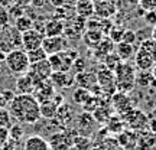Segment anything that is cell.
Instances as JSON below:
<instances>
[{
  "label": "cell",
  "instance_id": "1",
  "mask_svg": "<svg viewBox=\"0 0 156 150\" xmlns=\"http://www.w3.org/2000/svg\"><path fill=\"white\" fill-rule=\"evenodd\" d=\"M9 111L16 121L22 124H35L42 118L39 103L32 94H16L13 101L9 104Z\"/></svg>",
  "mask_w": 156,
  "mask_h": 150
},
{
  "label": "cell",
  "instance_id": "2",
  "mask_svg": "<svg viewBox=\"0 0 156 150\" xmlns=\"http://www.w3.org/2000/svg\"><path fill=\"white\" fill-rule=\"evenodd\" d=\"M136 68L130 62H120V65L114 69L117 82V91L127 94L134 88L136 84Z\"/></svg>",
  "mask_w": 156,
  "mask_h": 150
},
{
  "label": "cell",
  "instance_id": "3",
  "mask_svg": "<svg viewBox=\"0 0 156 150\" xmlns=\"http://www.w3.org/2000/svg\"><path fill=\"white\" fill-rule=\"evenodd\" d=\"M5 64L6 67L10 69V72L17 74V75H23L29 71L30 62H29L28 54L23 49H12L9 51L5 56Z\"/></svg>",
  "mask_w": 156,
  "mask_h": 150
},
{
  "label": "cell",
  "instance_id": "4",
  "mask_svg": "<svg viewBox=\"0 0 156 150\" xmlns=\"http://www.w3.org/2000/svg\"><path fill=\"white\" fill-rule=\"evenodd\" d=\"M80 54L77 51H62L59 54H55V55H49L48 56V61L51 64V68L52 71L56 72V71H62V72H69L73 69V64L74 59L78 58Z\"/></svg>",
  "mask_w": 156,
  "mask_h": 150
},
{
  "label": "cell",
  "instance_id": "5",
  "mask_svg": "<svg viewBox=\"0 0 156 150\" xmlns=\"http://www.w3.org/2000/svg\"><path fill=\"white\" fill-rule=\"evenodd\" d=\"M78 136L77 130L74 127L62 128L61 131H56L51 136L49 146L51 150H69L73 149L74 139Z\"/></svg>",
  "mask_w": 156,
  "mask_h": 150
},
{
  "label": "cell",
  "instance_id": "6",
  "mask_svg": "<svg viewBox=\"0 0 156 150\" xmlns=\"http://www.w3.org/2000/svg\"><path fill=\"white\" fill-rule=\"evenodd\" d=\"M95 74H97V85L101 88L103 94H107V95H110V97L116 94L117 82H116L114 72L104 67L103 69H98Z\"/></svg>",
  "mask_w": 156,
  "mask_h": 150
},
{
  "label": "cell",
  "instance_id": "7",
  "mask_svg": "<svg viewBox=\"0 0 156 150\" xmlns=\"http://www.w3.org/2000/svg\"><path fill=\"white\" fill-rule=\"evenodd\" d=\"M52 68H51V64L48 59L45 61H41V62H36V64H30L29 67V71L28 74L30 79L35 82V85L39 82H44V81H48L52 75Z\"/></svg>",
  "mask_w": 156,
  "mask_h": 150
},
{
  "label": "cell",
  "instance_id": "8",
  "mask_svg": "<svg viewBox=\"0 0 156 150\" xmlns=\"http://www.w3.org/2000/svg\"><path fill=\"white\" fill-rule=\"evenodd\" d=\"M45 39V35L42 33L41 29H30L28 32L22 33V46H23V51H34V49H38V48H42V42Z\"/></svg>",
  "mask_w": 156,
  "mask_h": 150
},
{
  "label": "cell",
  "instance_id": "9",
  "mask_svg": "<svg viewBox=\"0 0 156 150\" xmlns=\"http://www.w3.org/2000/svg\"><path fill=\"white\" fill-rule=\"evenodd\" d=\"M97 124H98V123L94 120L93 114L83 111L75 118V127L74 128L77 130V133L80 134V136H87V137H88V134H91L95 130V126H97Z\"/></svg>",
  "mask_w": 156,
  "mask_h": 150
},
{
  "label": "cell",
  "instance_id": "10",
  "mask_svg": "<svg viewBox=\"0 0 156 150\" xmlns=\"http://www.w3.org/2000/svg\"><path fill=\"white\" fill-rule=\"evenodd\" d=\"M110 104H112L113 110L117 111L122 117L126 116L127 113H130L134 108L132 100L129 98V95L124 94V92H119V91H117L114 95H112V98H110Z\"/></svg>",
  "mask_w": 156,
  "mask_h": 150
},
{
  "label": "cell",
  "instance_id": "11",
  "mask_svg": "<svg viewBox=\"0 0 156 150\" xmlns=\"http://www.w3.org/2000/svg\"><path fill=\"white\" fill-rule=\"evenodd\" d=\"M56 91H55V87L51 84V81H44V82H39L35 85V89L32 95L35 97V100L38 101L39 104L42 103H46V101H52V98L55 97Z\"/></svg>",
  "mask_w": 156,
  "mask_h": 150
},
{
  "label": "cell",
  "instance_id": "12",
  "mask_svg": "<svg viewBox=\"0 0 156 150\" xmlns=\"http://www.w3.org/2000/svg\"><path fill=\"white\" fill-rule=\"evenodd\" d=\"M67 39L64 36H45L44 42H42V48L44 51L49 55H55V54H59L62 51H65V46H67Z\"/></svg>",
  "mask_w": 156,
  "mask_h": 150
},
{
  "label": "cell",
  "instance_id": "13",
  "mask_svg": "<svg viewBox=\"0 0 156 150\" xmlns=\"http://www.w3.org/2000/svg\"><path fill=\"white\" fill-rule=\"evenodd\" d=\"M123 120H126V123L133 130H142V128L149 126V121H147V117L145 116V113H142L140 110H136V108H133L126 116H123Z\"/></svg>",
  "mask_w": 156,
  "mask_h": 150
},
{
  "label": "cell",
  "instance_id": "14",
  "mask_svg": "<svg viewBox=\"0 0 156 150\" xmlns=\"http://www.w3.org/2000/svg\"><path fill=\"white\" fill-rule=\"evenodd\" d=\"M74 82L77 84V87L88 89L90 92H91V89L94 88V87H97V74L85 69L83 72H78L74 75Z\"/></svg>",
  "mask_w": 156,
  "mask_h": 150
},
{
  "label": "cell",
  "instance_id": "15",
  "mask_svg": "<svg viewBox=\"0 0 156 150\" xmlns=\"http://www.w3.org/2000/svg\"><path fill=\"white\" fill-rule=\"evenodd\" d=\"M134 68L137 69V71H152V68L155 65L156 62L153 61V58H152L145 49H136V54H134Z\"/></svg>",
  "mask_w": 156,
  "mask_h": 150
},
{
  "label": "cell",
  "instance_id": "16",
  "mask_svg": "<svg viewBox=\"0 0 156 150\" xmlns=\"http://www.w3.org/2000/svg\"><path fill=\"white\" fill-rule=\"evenodd\" d=\"M23 150H51V146L45 137L39 134H30L23 143Z\"/></svg>",
  "mask_w": 156,
  "mask_h": 150
},
{
  "label": "cell",
  "instance_id": "17",
  "mask_svg": "<svg viewBox=\"0 0 156 150\" xmlns=\"http://www.w3.org/2000/svg\"><path fill=\"white\" fill-rule=\"evenodd\" d=\"M51 84L58 89H65L69 88L74 84V77L69 72H62V71H56V72H52L49 78Z\"/></svg>",
  "mask_w": 156,
  "mask_h": 150
},
{
  "label": "cell",
  "instance_id": "18",
  "mask_svg": "<svg viewBox=\"0 0 156 150\" xmlns=\"http://www.w3.org/2000/svg\"><path fill=\"white\" fill-rule=\"evenodd\" d=\"M74 110L71 106H68L67 103H64L58 107V111H56V117L54 118V121H56L62 128H65L68 124H71L74 118Z\"/></svg>",
  "mask_w": 156,
  "mask_h": 150
},
{
  "label": "cell",
  "instance_id": "19",
  "mask_svg": "<svg viewBox=\"0 0 156 150\" xmlns=\"http://www.w3.org/2000/svg\"><path fill=\"white\" fill-rule=\"evenodd\" d=\"M65 32V25L61 19H49L44 23V29L42 33L45 36H62Z\"/></svg>",
  "mask_w": 156,
  "mask_h": 150
},
{
  "label": "cell",
  "instance_id": "20",
  "mask_svg": "<svg viewBox=\"0 0 156 150\" xmlns=\"http://www.w3.org/2000/svg\"><path fill=\"white\" fill-rule=\"evenodd\" d=\"M114 49H116V44H114L110 38L104 36L103 40L94 48V56L97 59H103V61H104V58H106L107 55L113 54Z\"/></svg>",
  "mask_w": 156,
  "mask_h": 150
},
{
  "label": "cell",
  "instance_id": "21",
  "mask_svg": "<svg viewBox=\"0 0 156 150\" xmlns=\"http://www.w3.org/2000/svg\"><path fill=\"white\" fill-rule=\"evenodd\" d=\"M94 13L101 19H108V17L116 13V6L108 0H101L94 3Z\"/></svg>",
  "mask_w": 156,
  "mask_h": 150
},
{
  "label": "cell",
  "instance_id": "22",
  "mask_svg": "<svg viewBox=\"0 0 156 150\" xmlns=\"http://www.w3.org/2000/svg\"><path fill=\"white\" fill-rule=\"evenodd\" d=\"M114 52L117 54V56L120 58L122 62H129L130 59L134 58L136 48H134V45H129V44H124V42H120V44L116 45Z\"/></svg>",
  "mask_w": 156,
  "mask_h": 150
},
{
  "label": "cell",
  "instance_id": "23",
  "mask_svg": "<svg viewBox=\"0 0 156 150\" xmlns=\"http://www.w3.org/2000/svg\"><path fill=\"white\" fill-rule=\"evenodd\" d=\"M106 35L100 32V30H95V29H85L83 33V42L90 48H95L97 45L100 44L103 38Z\"/></svg>",
  "mask_w": 156,
  "mask_h": 150
},
{
  "label": "cell",
  "instance_id": "24",
  "mask_svg": "<svg viewBox=\"0 0 156 150\" xmlns=\"http://www.w3.org/2000/svg\"><path fill=\"white\" fill-rule=\"evenodd\" d=\"M35 89V82L30 79L28 74L19 75L16 81V91L17 94H32Z\"/></svg>",
  "mask_w": 156,
  "mask_h": 150
},
{
  "label": "cell",
  "instance_id": "25",
  "mask_svg": "<svg viewBox=\"0 0 156 150\" xmlns=\"http://www.w3.org/2000/svg\"><path fill=\"white\" fill-rule=\"evenodd\" d=\"M94 120L98 124H106L108 123V120L113 117V107L112 104H100V107L93 113Z\"/></svg>",
  "mask_w": 156,
  "mask_h": 150
},
{
  "label": "cell",
  "instance_id": "26",
  "mask_svg": "<svg viewBox=\"0 0 156 150\" xmlns=\"http://www.w3.org/2000/svg\"><path fill=\"white\" fill-rule=\"evenodd\" d=\"M75 10H77L78 17L88 19L91 15H94V2L93 0H77Z\"/></svg>",
  "mask_w": 156,
  "mask_h": 150
},
{
  "label": "cell",
  "instance_id": "27",
  "mask_svg": "<svg viewBox=\"0 0 156 150\" xmlns=\"http://www.w3.org/2000/svg\"><path fill=\"white\" fill-rule=\"evenodd\" d=\"M13 26H15V29H16L19 33L22 35V33H25V32H28V30H30V29L35 28V20L29 16V15L25 13L23 16L17 17L16 20H15Z\"/></svg>",
  "mask_w": 156,
  "mask_h": 150
},
{
  "label": "cell",
  "instance_id": "28",
  "mask_svg": "<svg viewBox=\"0 0 156 150\" xmlns=\"http://www.w3.org/2000/svg\"><path fill=\"white\" fill-rule=\"evenodd\" d=\"M39 110H41V117L46 118V120H54L56 117V111H58V106L54 101H46L39 104Z\"/></svg>",
  "mask_w": 156,
  "mask_h": 150
},
{
  "label": "cell",
  "instance_id": "29",
  "mask_svg": "<svg viewBox=\"0 0 156 150\" xmlns=\"http://www.w3.org/2000/svg\"><path fill=\"white\" fill-rule=\"evenodd\" d=\"M90 97H91V92H90L88 89L80 88V87H77L73 92V101L75 103V104H78V106H81V107L87 103V100H88Z\"/></svg>",
  "mask_w": 156,
  "mask_h": 150
},
{
  "label": "cell",
  "instance_id": "30",
  "mask_svg": "<svg viewBox=\"0 0 156 150\" xmlns=\"http://www.w3.org/2000/svg\"><path fill=\"white\" fill-rule=\"evenodd\" d=\"M152 81H155L153 77H152L151 71H137L136 72V84L139 87H149L152 84Z\"/></svg>",
  "mask_w": 156,
  "mask_h": 150
},
{
  "label": "cell",
  "instance_id": "31",
  "mask_svg": "<svg viewBox=\"0 0 156 150\" xmlns=\"http://www.w3.org/2000/svg\"><path fill=\"white\" fill-rule=\"evenodd\" d=\"M26 54H28V58H29V62H30V64H36V62L48 59V54L44 51V48H38V49L29 51Z\"/></svg>",
  "mask_w": 156,
  "mask_h": 150
},
{
  "label": "cell",
  "instance_id": "32",
  "mask_svg": "<svg viewBox=\"0 0 156 150\" xmlns=\"http://www.w3.org/2000/svg\"><path fill=\"white\" fill-rule=\"evenodd\" d=\"M91 146H93V143H91L90 137H87V136H80L78 134L77 137L74 139L73 147H75L77 150H91Z\"/></svg>",
  "mask_w": 156,
  "mask_h": 150
},
{
  "label": "cell",
  "instance_id": "33",
  "mask_svg": "<svg viewBox=\"0 0 156 150\" xmlns=\"http://www.w3.org/2000/svg\"><path fill=\"white\" fill-rule=\"evenodd\" d=\"M12 124H13V117H12L9 108L0 107V127L10 128Z\"/></svg>",
  "mask_w": 156,
  "mask_h": 150
},
{
  "label": "cell",
  "instance_id": "34",
  "mask_svg": "<svg viewBox=\"0 0 156 150\" xmlns=\"http://www.w3.org/2000/svg\"><path fill=\"white\" fill-rule=\"evenodd\" d=\"M25 134V130L22 127V123H16V124H12V127L9 128V137L15 141H20V139Z\"/></svg>",
  "mask_w": 156,
  "mask_h": 150
},
{
  "label": "cell",
  "instance_id": "35",
  "mask_svg": "<svg viewBox=\"0 0 156 150\" xmlns=\"http://www.w3.org/2000/svg\"><path fill=\"white\" fill-rule=\"evenodd\" d=\"M120 58L117 56L116 52H113V54H110V55H107L106 58H104V61H103V64H104V67L107 68V69H110V71H113L114 72V69H116L119 65H120Z\"/></svg>",
  "mask_w": 156,
  "mask_h": 150
},
{
  "label": "cell",
  "instance_id": "36",
  "mask_svg": "<svg viewBox=\"0 0 156 150\" xmlns=\"http://www.w3.org/2000/svg\"><path fill=\"white\" fill-rule=\"evenodd\" d=\"M123 127H124V120L119 118V117H114L113 116L108 123H107V128L110 131H114V133H122L123 131Z\"/></svg>",
  "mask_w": 156,
  "mask_h": 150
},
{
  "label": "cell",
  "instance_id": "37",
  "mask_svg": "<svg viewBox=\"0 0 156 150\" xmlns=\"http://www.w3.org/2000/svg\"><path fill=\"white\" fill-rule=\"evenodd\" d=\"M123 35H124V29L120 28V26H112L108 33H107V38H110L114 42V44H120L123 40Z\"/></svg>",
  "mask_w": 156,
  "mask_h": 150
},
{
  "label": "cell",
  "instance_id": "38",
  "mask_svg": "<svg viewBox=\"0 0 156 150\" xmlns=\"http://www.w3.org/2000/svg\"><path fill=\"white\" fill-rule=\"evenodd\" d=\"M139 48H142V49H145L149 55L153 58V61L156 62V40H153V39H146V40H143L142 42V45H140Z\"/></svg>",
  "mask_w": 156,
  "mask_h": 150
},
{
  "label": "cell",
  "instance_id": "39",
  "mask_svg": "<svg viewBox=\"0 0 156 150\" xmlns=\"http://www.w3.org/2000/svg\"><path fill=\"white\" fill-rule=\"evenodd\" d=\"M7 12H9V17H10V20H16L17 17L23 16L25 13H26V9H23V7H20V6H16V5H12L9 9H7Z\"/></svg>",
  "mask_w": 156,
  "mask_h": 150
},
{
  "label": "cell",
  "instance_id": "40",
  "mask_svg": "<svg viewBox=\"0 0 156 150\" xmlns=\"http://www.w3.org/2000/svg\"><path fill=\"white\" fill-rule=\"evenodd\" d=\"M73 69L77 74L85 71V69H87V61H85V58H83V56L75 58V59H74V64H73Z\"/></svg>",
  "mask_w": 156,
  "mask_h": 150
},
{
  "label": "cell",
  "instance_id": "41",
  "mask_svg": "<svg viewBox=\"0 0 156 150\" xmlns=\"http://www.w3.org/2000/svg\"><path fill=\"white\" fill-rule=\"evenodd\" d=\"M9 22H10V17H9V12L5 7H0V28L6 29L9 28Z\"/></svg>",
  "mask_w": 156,
  "mask_h": 150
},
{
  "label": "cell",
  "instance_id": "42",
  "mask_svg": "<svg viewBox=\"0 0 156 150\" xmlns=\"http://www.w3.org/2000/svg\"><path fill=\"white\" fill-rule=\"evenodd\" d=\"M136 39H137L136 32H133V30L127 29V30H124V35H123V40H122V42L129 44V45H134V44H136Z\"/></svg>",
  "mask_w": 156,
  "mask_h": 150
},
{
  "label": "cell",
  "instance_id": "43",
  "mask_svg": "<svg viewBox=\"0 0 156 150\" xmlns=\"http://www.w3.org/2000/svg\"><path fill=\"white\" fill-rule=\"evenodd\" d=\"M139 6L145 12L156 10V0H139Z\"/></svg>",
  "mask_w": 156,
  "mask_h": 150
},
{
  "label": "cell",
  "instance_id": "44",
  "mask_svg": "<svg viewBox=\"0 0 156 150\" xmlns=\"http://www.w3.org/2000/svg\"><path fill=\"white\" fill-rule=\"evenodd\" d=\"M9 139H10V137H9V128L0 127V147L5 145Z\"/></svg>",
  "mask_w": 156,
  "mask_h": 150
},
{
  "label": "cell",
  "instance_id": "45",
  "mask_svg": "<svg viewBox=\"0 0 156 150\" xmlns=\"http://www.w3.org/2000/svg\"><path fill=\"white\" fill-rule=\"evenodd\" d=\"M145 20H146L147 23H151V25H153V26H155V25H156V10L146 12Z\"/></svg>",
  "mask_w": 156,
  "mask_h": 150
},
{
  "label": "cell",
  "instance_id": "46",
  "mask_svg": "<svg viewBox=\"0 0 156 150\" xmlns=\"http://www.w3.org/2000/svg\"><path fill=\"white\" fill-rule=\"evenodd\" d=\"M30 3H32V0H13V5L20 6L23 9H28L29 6H30Z\"/></svg>",
  "mask_w": 156,
  "mask_h": 150
},
{
  "label": "cell",
  "instance_id": "47",
  "mask_svg": "<svg viewBox=\"0 0 156 150\" xmlns=\"http://www.w3.org/2000/svg\"><path fill=\"white\" fill-rule=\"evenodd\" d=\"M15 147H16V141H15V140H12V139H9L5 145L2 146V150H13Z\"/></svg>",
  "mask_w": 156,
  "mask_h": 150
},
{
  "label": "cell",
  "instance_id": "48",
  "mask_svg": "<svg viewBox=\"0 0 156 150\" xmlns=\"http://www.w3.org/2000/svg\"><path fill=\"white\" fill-rule=\"evenodd\" d=\"M46 3H49V0H32V3L30 5L36 7V9H41V7H44Z\"/></svg>",
  "mask_w": 156,
  "mask_h": 150
},
{
  "label": "cell",
  "instance_id": "49",
  "mask_svg": "<svg viewBox=\"0 0 156 150\" xmlns=\"http://www.w3.org/2000/svg\"><path fill=\"white\" fill-rule=\"evenodd\" d=\"M12 5H13V0H0V7L9 9Z\"/></svg>",
  "mask_w": 156,
  "mask_h": 150
},
{
  "label": "cell",
  "instance_id": "50",
  "mask_svg": "<svg viewBox=\"0 0 156 150\" xmlns=\"http://www.w3.org/2000/svg\"><path fill=\"white\" fill-rule=\"evenodd\" d=\"M49 3H52L55 7H61L64 6V0H49Z\"/></svg>",
  "mask_w": 156,
  "mask_h": 150
},
{
  "label": "cell",
  "instance_id": "51",
  "mask_svg": "<svg viewBox=\"0 0 156 150\" xmlns=\"http://www.w3.org/2000/svg\"><path fill=\"white\" fill-rule=\"evenodd\" d=\"M7 103H6L5 97H3V91H0V107H6Z\"/></svg>",
  "mask_w": 156,
  "mask_h": 150
},
{
  "label": "cell",
  "instance_id": "52",
  "mask_svg": "<svg viewBox=\"0 0 156 150\" xmlns=\"http://www.w3.org/2000/svg\"><path fill=\"white\" fill-rule=\"evenodd\" d=\"M149 126H151L152 131H156V120H152V121H149Z\"/></svg>",
  "mask_w": 156,
  "mask_h": 150
},
{
  "label": "cell",
  "instance_id": "53",
  "mask_svg": "<svg viewBox=\"0 0 156 150\" xmlns=\"http://www.w3.org/2000/svg\"><path fill=\"white\" fill-rule=\"evenodd\" d=\"M153 40H156V25L153 26V29H152V36H151Z\"/></svg>",
  "mask_w": 156,
  "mask_h": 150
},
{
  "label": "cell",
  "instance_id": "54",
  "mask_svg": "<svg viewBox=\"0 0 156 150\" xmlns=\"http://www.w3.org/2000/svg\"><path fill=\"white\" fill-rule=\"evenodd\" d=\"M151 72H152V77H153V79L156 81V64L153 65V68H152V71H151Z\"/></svg>",
  "mask_w": 156,
  "mask_h": 150
},
{
  "label": "cell",
  "instance_id": "55",
  "mask_svg": "<svg viewBox=\"0 0 156 150\" xmlns=\"http://www.w3.org/2000/svg\"><path fill=\"white\" fill-rule=\"evenodd\" d=\"M91 150H101V149H98V147H95V149H91Z\"/></svg>",
  "mask_w": 156,
  "mask_h": 150
}]
</instances>
